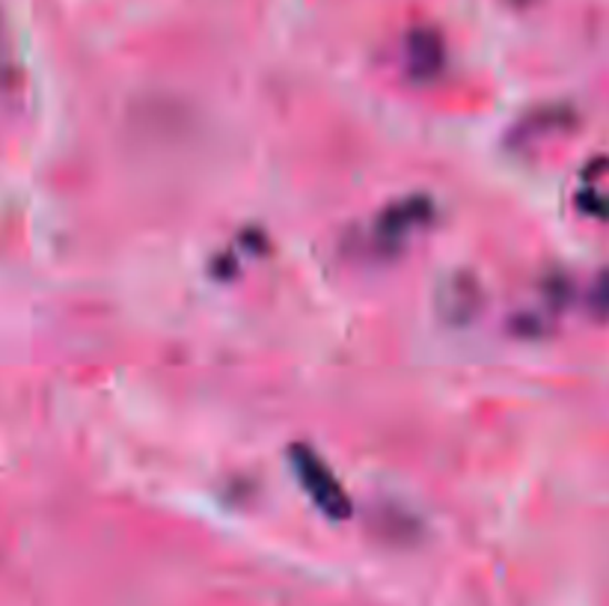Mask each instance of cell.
<instances>
[{
    "label": "cell",
    "mask_w": 609,
    "mask_h": 606,
    "mask_svg": "<svg viewBox=\"0 0 609 606\" xmlns=\"http://www.w3.org/2000/svg\"><path fill=\"white\" fill-rule=\"evenodd\" d=\"M437 208L429 196H404L399 203L381 208L363 233V250L375 259H395L420 235L432 229Z\"/></svg>",
    "instance_id": "6da1fadb"
},
{
    "label": "cell",
    "mask_w": 609,
    "mask_h": 606,
    "mask_svg": "<svg viewBox=\"0 0 609 606\" xmlns=\"http://www.w3.org/2000/svg\"><path fill=\"white\" fill-rule=\"evenodd\" d=\"M289 461L295 466V476L303 485V491L310 494L316 509L333 517V521H345L351 514V500H348L345 487L339 485V479L333 476V470L321 461L319 452L307 446V443H295L289 449Z\"/></svg>",
    "instance_id": "7a4b0ae2"
},
{
    "label": "cell",
    "mask_w": 609,
    "mask_h": 606,
    "mask_svg": "<svg viewBox=\"0 0 609 606\" xmlns=\"http://www.w3.org/2000/svg\"><path fill=\"white\" fill-rule=\"evenodd\" d=\"M437 316L446 321V325H467L478 316V309L485 304V295H482V283L467 271L450 274L446 280L441 283L437 289Z\"/></svg>",
    "instance_id": "3957f363"
},
{
    "label": "cell",
    "mask_w": 609,
    "mask_h": 606,
    "mask_svg": "<svg viewBox=\"0 0 609 606\" xmlns=\"http://www.w3.org/2000/svg\"><path fill=\"white\" fill-rule=\"evenodd\" d=\"M446 60V48L437 30L432 28H416L404 39V63L416 81H429L443 69Z\"/></svg>",
    "instance_id": "277c9868"
},
{
    "label": "cell",
    "mask_w": 609,
    "mask_h": 606,
    "mask_svg": "<svg viewBox=\"0 0 609 606\" xmlns=\"http://www.w3.org/2000/svg\"><path fill=\"white\" fill-rule=\"evenodd\" d=\"M565 129H568V111L547 107V111H535L517 122L515 129L508 131V143L520 152H533V146L544 143L547 137H559Z\"/></svg>",
    "instance_id": "5b68a950"
},
{
    "label": "cell",
    "mask_w": 609,
    "mask_h": 606,
    "mask_svg": "<svg viewBox=\"0 0 609 606\" xmlns=\"http://www.w3.org/2000/svg\"><path fill=\"white\" fill-rule=\"evenodd\" d=\"M577 206L586 215L609 217V158H595L582 167L577 182Z\"/></svg>",
    "instance_id": "8992f818"
},
{
    "label": "cell",
    "mask_w": 609,
    "mask_h": 606,
    "mask_svg": "<svg viewBox=\"0 0 609 606\" xmlns=\"http://www.w3.org/2000/svg\"><path fill=\"white\" fill-rule=\"evenodd\" d=\"M591 300H595V309H598V312H609V271L598 280V286H595V298Z\"/></svg>",
    "instance_id": "52a82bcc"
}]
</instances>
